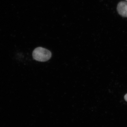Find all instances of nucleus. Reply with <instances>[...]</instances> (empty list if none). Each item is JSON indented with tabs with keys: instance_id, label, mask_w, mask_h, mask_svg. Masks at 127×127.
Returning <instances> with one entry per match:
<instances>
[{
	"instance_id": "1",
	"label": "nucleus",
	"mask_w": 127,
	"mask_h": 127,
	"mask_svg": "<svg viewBox=\"0 0 127 127\" xmlns=\"http://www.w3.org/2000/svg\"><path fill=\"white\" fill-rule=\"evenodd\" d=\"M51 53L50 51L41 47L36 48L32 52V57L37 61H47L51 57Z\"/></svg>"
},
{
	"instance_id": "2",
	"label": "nucleus",
	"mask_w": 127,
	"mask_h": 127,
	"mask_svg": "<svg viewBox=\"0 0 127 127\" xmlns=\"http://www.w3.org/2000/svg\"><path fill=\"white\" fill-rule=\"evenodd\" d=\"M117 10L119 14L124 17H127V2L121 1L118 5Z\"/></svg>"
},
{
	"instance_id": "3",
	"label": "nucleus",
	"mask_w": 127,
	"mask_h": 127,
	"mask_svg": "<svg viewBox=\"0 0 127 127\" xmlns=\"http://www.w3.org/2000/svg\"><path fill=\"white\" fill-rule=\"evenodd\" d=\"M124 99H125V101L127 102V94L124 96Z\"/></svg>"
},
{
	"instance_id": "4",
	"label": "nucleus",
	"mask_w": 127,
	"mask_h": 127,
	"mask_svg": "<svg viewBox=\"0 0 127 127\" xmlns=\"http://www.w3.org/2000/svg\"></svg>"
}]
</instances>
